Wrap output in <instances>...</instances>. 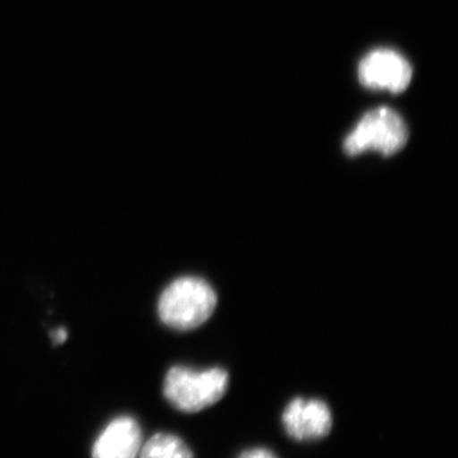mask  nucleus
<instances>
[{
	"mask_svg": "<svg viewBox=\"0 0 458 458\" xmlns=\"http://www.w3.org/2000/svg\"><path fill=\"white\" fill-rule=\"evenodd\" d=\"M283 424L295 441H316L331 432L333 415L324 401L294 399L284 410Z\"/></svg>",
	"mask_w": 458,
	"mask_h": 458,
	"instance_id": "nucleus-5",
	"label": "nucleus"
},
{
	"mask_svg": "<svg viewBox=\"0 0 458 458\" xmlns=\"http://www.w3.org/2000/svg\"><path fill=\"white\" fill-rule=\"evenodd\" d=\"M228 373L222 369L192 370L174 367L165 379V396L183 412H198L209 408L227 393Z\"/></svg>",
	"mask_w": 458,
	"mask_h": 458,
	"instance_id": "nucleus-2",
	"label": "nucleus"
},
{
	"mask_svg": "<svg viewBox=\"0 0 458 458\" xmlns=\"http://www.w3.org/2000/svg\"><path fill=\"white\" fill-rule=\"evenodd\" d=\"M238 458H278L273 452L267 448H252V450L245 451L241 454Z\"/></svg>",
	"mask_w": 458,
	"mask_h": 458,
	"instance_id": "nucleus-8",
	"label": "nucleus"
},
{
	"mask_svg": "<svg viewBox=\"0 0 458 458\" xmlns=\"http://www.w3.org/2000/svg\"><path fill=\"white\" fill-rule=\"evenodd\" d=\"M143 438L140 424L132 418L111 421L93 445L92 458H138Z\"/></svg>",
	"mask_w": 458,
	"mask_h": 458,
	"instance_id": "nucleus-6",
	"label": "nucleus"
},
{
	"mask_svg": "<svg viewBox=\"0 0 458 458\" xmlns=\"http://www.w3.org/2000/svg\"><path fill=\"white\" fill-rule=\"evenodd\" d=\"M140 458H194V454L179 437L158 433L141 445Z\"/></svg>",
	"mask_w": 458,
	"mask_h": 458,
	"instance_id": "nucleus-7",
	"label": "nucleus"
},
{
	"mask_svg": "<svg viewBox=\"0 0 458 458\" xmlns=\"http://www.w3.org/2000/svg\"><path fill=\"white\" fill-rule=\"evenodd\" d=\"M409 131L399 114L388 107L369 111L344 141L349 156L375 150L386 157L400 152L408 143Z\"/></svg>",
	"mask_w": 458,
	"mask_h": 458,
	"instance_id": "nucleus-3",
	"label": "nucleus"
},
{
	"mask_svg": "<svg viewBox=\"0 0 458 458\" xmlns=\"http://www.w3.org/2000/svg\"><path fill=\"white\" fill-rule=\"evenodd\" d=\"M216 294L209 283L185 276L171 283L158 302L162 322L174 330H194L213 315Z\"/></svg>",
	"mask_w": 458,
	"mask_h": 458,
	"instance_id": "nucleus-1",
	"label": "nucleus"
},
{
	"mask_svg": "<svg viewBox=\"0 0 458 458\" xmlns=\"http://www.w3.org/2000/svg\"><path fill=\"white\" fill-rule=\"evenodd\" d=\"M358 75L367 89L400 93L411 82L412 69L396 51L376 50L361 60Z\"/></svg>",
	"mask_w": 458,
	"mask_h": 458,
	"instance_id": "nucleus-4",
	"label": "nucleus"
},
{
	"mask_svg": "<svg viewBox=\"0 0 458 458\" xmlns=\"http://www.w3.org/2000/svg\"><path fill=\"white\" fill-rule=\"evenodd\" d=\"M66 337H68V333H66L65 328H57L55 333H53L54 342L56 344H63L65 342Z\"/></svg>",
	"mask_w": 458,
	"mask_h": 458,
	"instance_id": "nucleus-9",
	"label": "nucleus"
}]
</instances>
